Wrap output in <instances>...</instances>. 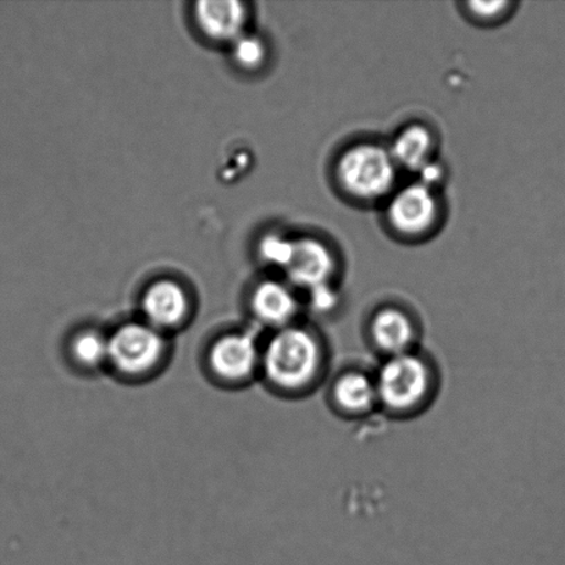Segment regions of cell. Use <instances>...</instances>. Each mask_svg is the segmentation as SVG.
I'll list each match as a JSON object with an SVG mask.
<instances>
[{"mask_svg": "<svg viewBox=\"0 0 565 565\" xmlns=\"http://www.w3.org/2000/svg\"><path fill=\"white\" fill-rule=\"evenodd\" d=\"M326 348L308 327L294 323L276 330L263 342L262 374L269 386L299 395L316 386L326 367Z\"/></svg>", "mask_w": 565, "mask_h": 565, "instance_id": "cell-1", "label": "cell"}, {"mask_svg": "<svg viewBox=\"0 0 565 565\" xmlns=\"http://www.w3.org/2000/svg\"><path fill=\"white\" fill-rule=\"evenodd\" d=\"M398 169L390 148L360 142L345 149L335 163V179L347 196L379 202L396 191Z\"/></svg>", "mask_w": 565, "mask_h": 565, "instance_id": "cell-2", "label": "cell"}, {"mask_svg": "<svg viewBox=\"0 0 565 565\" xmlns=\"http://www.w3.org/2000/svg\"><path fill=\"white\" fill-rule=\"evenodd\" d=\"M374 380L379 406L397 415L418 412L435 390L430 363L415 351L385 358Z\"/></svg>", "mask_w": 565, "mask_h": 565, "instance_id": "cell-3", "label": "cell"}, {"mask_svg": "<svg viewBox=\"0 0 565 565\" xmlns=\"http://www.w3.org/2000/svg\"><path fill=\"white\" fill-rule=\"evenodd\" d=\"M108 367L124 379L154 374L169 353L164 332L143 320L126 321L108 334Z\"/></svg>", "mask_w": 565, "mask_h": 565, "instance_id": "cell-4", "label": "cell"}, {"mask_svg": "<svg viewBox=\"0 0 565 565\" xmlns=\"http://www.w3.org/2000/svg\"><path fill=\"white\" fill-rule=\"evenodd\" d=\"M263 342L253 330L225 332L207 352L210 374L225 385H242L262 371Z\"/></svg>", "mask_w": 565, "mask_h": 565, "instance_id": "cell-5", "label": "cell"}, {"mask_svg": "<svg viewBox=\"0 0 565 565\" xmlns=\"http://www.w3.org/2000/svg\"><path fill=\"white\" fill-rule=\"evenodd\" d=\"M441 204L436 190L419 181L401 188L387 199L386 220L396 234L404 237L429 235L439 224Z\"/></svg>", "mask_w": 565, "mask_h": 565, "instance_id": "cell-6", "label": "cell"}, {"mask_svg": "<svg viewBox=\"0 0 565 565\" xmlns=\"http://www.w3.org/2000/svg\"><path fill=\"white\" fill-rule=\"evenodd\" d=\"M337 257L326 242L313 236L294 239V250L285 273L290 285L310 291L331 285L337 273Z\"/></svg>", "mask_w": 565, "mask_h": 565, "instance_id": "cell-7", "label": "cell"}, {"mask_svg": "<svg viewBox=\"0 0 565 565\" xmlns=\"http://www.w3.org/2000/svg\"><path fill=\"white\" fill-rule=\"evenodd\" d=\"M143 321L168 334L185 323L191 312V298L174 280L154 281L142 296Z\"/></svg>", "mask_w": 565, "mask_h": 565, "instance_id": "cell-8", "label": "cell"}, {"mask_svg": "<svg viewBox=\"0 0 565 565\" xmlns=\"http://www.w3.org/2000/svg\"><path fill=\"white\" fill-rule=\"evenodd\" d=\"M369 334L376 351L385 358L413 352L418 330L406 309L384 307L376 310L370 320Z\"/></svg>", "mask_w": 565, "mask_h": 565, "instance_id": "cell-9", "label": "cell"}, {"mask_svg": "<svg viewBox=\"0 0 565 565\" xmlns=\"http://www.w3.org/2000/svg\"><path fill=\"white\" fill-rule=\"evenodd\" d=\"M193 19L210 41L234 43L245 30L247 9L237 0H202L195 4Z\"/></svg>", "mask_w": 565, "mask_h": 565, "instance_id": "cell-10", "label": "cell"}, {"mask_svg": "<svg viewBox=\"0 0 565 565\" xmlns=\"http://www.w3.org/2000/svg\"><path fill=\"white\" fill-rule=\"evenodd\" d=\"M250 305L254 318L274 331L296 323L301 308L291 285L278 280L259 282L254 288Z\"/></svg>", "mask_w": 565, "mask_h": 565, "instance_id": "cell-11", "label": "cell"}, {"mask_svg": "<svg viewBox=\"0 0 565 565\" xmlns=\"http://www.w3.org/2000/svg\"><path fill=\"white\" fill-rule=\"evenodd\" d=\"M331 398L335 408L354 417L380 407L374 375L362 370H349L338 375L331 387Z\"/></svg>", "mask_w": 565, "mask_h": 565, "instance_id": "cell-12", "label": "cell"}, {"mask_svg": "<svg viewBox=\"0 0 565 565\" xmlns=\"http://www.w3.org/2000/svg\"><path fill=\"white\" fill-rule=\"evenodd\" d=\"M436 137L428 126L412 124L397 132L390 152L398 169L419 173L436 160Z\"/></svg>", "mask_w": 565, "mask_h": 565, "instance_id": "cell-13", "label": "cell"}, {"mask_svg": "<svg viewBox=\"0 0 565 565\" xmlns=\"http://www.w3.org/2000/svg\"><path fill=\"white\" fill-rule=\"evenodd\" d=\"M68 352L72 362L83 370L96 371L108 367V334L94 329L77 331L71 338Z\"/></svg>", "mask_w": 565, "mask_h": 565, "instance_id": "cell-14", "label": "cell"}, {"mask_svg": "<svg viewBox=\"0 0 565 565\" xmlns=\"http://www.w3.org/2000/svg\"><path fill=\"white\" fill-rule=\"evenodd\" d=\"M232 55L243 70L256 71L262 68L267 60V46L257 36L243 35L232 43Z\"/></svg>", "mask_w": 565, "mask_h": 565, "instance_id": "cell-15", "label": "cell"}, {"mask_svg": "<svg viewBox=\"0 0 565 565\" xmlns=\"http://www.w3.org/2000/svg\"><path fill=\"white\" fill-rule=\"evenodd\" d=\"M294 250V239L280 234H270L259 243V256L273 267L286 269Z\"/></svg>", "mask_w": 565, "mask_h": 565, "instance_id": "cell-16", "label": "cell"}, {"mask_svg": "<svg viewBox=\"0 0 565 565\" xmlns=\"http://www.w3.org/2000/svg\"><path fill=\"white\" fill-rule=\"evenodd\" d=\"M512 3L509 2H469L467 11L470 19L483 22V24H492V22L505 19Z\"/></svg>", "mask_w": 565, "mask_h": 565, "instance_id": "cell-17", "label": "cell"}, {"mask_svg": "<svg viewBox=\"0 0 565 565\" xmlns=\"http://www.w3.org/2000/svg\"><path fill=\"white\" fill-rule=\"evenodd\" d=\"M308 294L310 309L319 315L334 312L338 308V303H340V294H338L332 285L313 288V290L308 291Z\"/></svg>", "mask_w": 565, "mask_h": 565, "instance_id": "cell-18", "label": "cell"}, {"mask_svg": "<svg viewBox=\"0 0 565 565\" xmlns=\"http://www.w3.org/2000/svg\"><path fill=\"white\" fill-rule=\"evenodd\" d=\"M419 182L420 184H424L426 186L431 188V190H436L441 185L443 180L446 179L445 174V168L437 162V160H434V162L429 163L419 171Z\"/></svg>", "mask_w": 565, "mask_h": 565, "instance_id": "cell-19", "label": "cell"}]
</instances>
